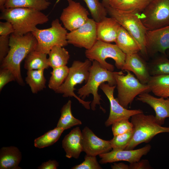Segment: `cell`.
I'll use <instances>...</instances> for the list:
<instances>
[{"instance_id": "2", "label": "cell", "mask_w": 169, "mask_h": 169, "mask_svg": "<svg viewBox=\"0 0 169 169\" xmlns=\"http://www.w3.org/2000/svg\"><path fill=\"white\" fill-rule=\"evenodd\" d=\"M0 19L10 22L16 36H22L32 33L36 26L47 22V16L38 10L22 8H4L1 10Z\"/></svg>"}, {"instance_id": "1", "label": "cell", "mask_w": 169, "mask_h": 169, "mask_svg": "<svg viewBox=\"0 0 169 169\" xmlns=\"http://www.w3.org/2000/svg\"><path fill=\"white\" fill-rule=\"evenodd\" d=\"M37 45V40L31 32L22 36L12 33L10 36L9 50L1 63L0 67L10 70L20 85L24 84L21 73V63L30 52L36 49Z\"/></svg>"}, {"instance_id": "14", "label": "cell", "mask_w": 169, "mask_h": 169, "mask_svg": "<svg viewBox=\"0 0 169 169\" xmlns=\"http://www.w3.org/2000/svg\"><path fill=\"white\" fill-rule=\"evenodd\" d=\"M145 44L148 55L152 56L159 52L167 55L166 52L169 49V25L148 30L146 34Z\"/></svg>"}, {"instance_id": "13", "label": "cell", "mask_w": 169, "mask_h": 169, "mask_svg": "<svg viewBox=\"0 0 169 169\" xmlns=\"http://www.w3.org/2000/svg\"><path fill=\"white\" fill-rule=\"evenodd\" d=\"M67 0L68 6L63 9L60 18L64 28L70 31L84 24L89 18V13L79 3Z\"/></svg>"}, {"instance_id": "21", "label": "cell", "mask_w": 169, "mask_h": 169, "mask_svg": "<svg viewBox=\"0 0 169 169\" xmlns=\"http://www.w3.org/2000/svg\"><path fill=\"white\" fill-rule=\"evenodd\" d=\"M22 159L21 152L14 146L4 147L0 151V169H20L19 166Z\"/></svg>"}, {"instance_id": "6", "label": "cell", "mask_w": 169, "mask_h": 169, "mask_svg": "<svg viewBox=\"0 0 169 169\" xmlns=\"http://www.w3.org/2000/svg\"><path fill=\"white\" fill-rule=\"evenodd\" d=\"M92 61L88 59L84 61L75 60L71 66L69 68L68 75L64 83L55 92L57 93L63 94L64 97L75 98L87 109L90 108L91 101H85L77 96L74 93L76 90L75 86L81 84L84 81L86 83L89 75V70Z\"/></svg>"}, {"instance_id": "24", "label": "cell", "mask_w": 169, "mask_h": 169, "mask_svg": "<svg viewBox=\"0 0 169 169\" xmlns=\"http://www.w3.org/2000/svg\"><path fill=\"white\" fill-rule=\"evenodd\" d=\"M47 54L34 50L25 58L24 67L28 70L45 69L49 67Z\"/></svg>"}, {"instance_id": "30", "label": "cell", "mask_w": 169, "mask_h": 169, "mask_svg": "<svg viewBox=\"0 0 169 169\" xmlns=\"http://www.w3.org/2000/svg\"><path fill=\"white\" fill-rule=\"evenodd\" d=\"M64 130L61 128L56 127L54 129L49 131L35 139V146L42 148L53 145L58 140Z\"/></svg>"}, {"instance_id": "22", "label": "cell", "mask_w": 169, "mask_h": 169, "mask_svg": "<svg viewBox=\"0 0 169 169\" xmlns=\"http://www.w3.org/2000/svg\"><path fill=\"white\" fill-rule=\"evenodd\" d=\"M115 42L119 48L126 54L140 52L138 44L122 26L119 31Z\"/></svg>"}, {"instance_id": "43", "label": "cell", "mask_w": 169, "mask_h": 169, "mask_svg": "<svg viewBox=\"0 0 169 169\" xmlns=\"http://www.w3.org/2000/svg\"><path fill=\"white\" fill-rule=\"evenodd\" d=\"M111 167L112 169H130L129 165L123 163H114Z\"/></svg>"}, {"instance_id": "35", "label": "cell", "mask_w": 169, "mask_h": 169, "mask_svg": "<svg viewBox=\"0 0 169 169\" xmlns=\"http://www.w3.org/2000/svg\"><path fill=\"white\" fill-rule=\"evenodd\" d=\"M111 125L114 136L129 132L133 129V125L129 119H123L117 121Z\"/></svg>"}, {"instance_id": "40", "label": "cell", "mask_w": 169, "mask_h": 169, "mask_svg": "<svg viewBox=\"0 0 169 169\" xmlns=\"http://www.w3.org/2000/svg\"><path fill=\"white\" fill-rule=\"evenodd\" d=\"M130 169H149L151 168L148 161L142 160L133 163H130Z\"/></svg>"}, {"instance_id": "34", "label": "cell", "mask_w": 169, "mask_h": 169, "mask_svg": "<svg viewBox=\"0 0 169 169\" xmlns=\"http://www.w3.org/2000/svg\"><path fill=\"white\" fill-rule=\"evenodd\" d=\"M134 129L126 133L114 136L110 140L113 150H125L128 145L132 137Z\"/></svg>"}, {"instance_id": "20", "label": "cell", "mask_w": 169, "mask_h": 169, "mask_svg": "<svg viewBox=\"0 0 169 169\" xmlns=\"http://www.w3.org/2000/svg\"><path fill=\"white\" fill-rule=\"evenodd\" d=\"M121 26L114 18L105 17L96 23L97 40L107 43L115 42Z\"/></svg>"}, {"instance_id": "23", "label": "cell", "mask_w": 169, "mask_h": 169, "mask_svg": "<svg viewBox=\"0 0 169 169\" xmlns=\"http://www.w3.org/2000/svg\"><path fill=\"white\" fill-rule=\"evenodd\" d=\"M147 84L156 96L169 97V74L151 76Z\"/></svg>"}, {"instance_id": "10", "label": "cell", "mask_w": 169, "mask_h": 169, "mask_svg": "<svg viewBox=\"0 0 169 169\" xmlns=\"http://www.w3.org/2000/svg\"><path fill=\"white\" fill-rule=\"evenodd\" d=\"M140 18L149 30L169 25V0H151L140 13Z\"/></svg>"}, {"instance_id": "38", "label": "cell", "mask_w": 169, "mask_h": 169, "mask_svg": "<svg viewBox=\"0 0 169 169\" xmlns=\"http://www.w3.org/2000/svg\"><path fill=\"white\" fill-rule=\"evenodd\" d=\"M10 36H0V63L8 54L10 49Z\"/></svg>"}, {"instance_id": "11", "label": "cell", "mask_w": 169, "mask_h": 169, "mask_svg": "<svg viewBox=\"0 0 169 169\" xmlns=\"http://www.w3.org/2000/svg\"><path fill=\"white\" fill-rule=\"evenodd\" d=\"M96 25V22L93 19L89 18L83 25L68 33V44L86 49H90L97 40Z\"/></svg>"}, {"instance_id": "37", "label": "cell", "mask_w": 169, "mask_h": 169, "mask_svg": "<svg viewBox=\"0 0 169 169\" xmlns=\"http://www.w3.org/2000/svg\"><path fill=\"white\" fill-rule=\"evenodd\" d=\"M16 80L13 73L9 69L1 68L0 70V91L8 83Z\"/></svg>"}, {"instance_id": "5", "label": "cell", "mask_w": 169, "mask_h": 169, "mask_svg": "<svg viewBox=\"0 0 169 169\" xmlns=\"http://www.w3.org/2000/svg\"><path fill=\"white\" fill-rule=\"evenodd\" d=\"M105 8L107 14L117 21L136 40L140 46V52L147 58L145 36L148 30L141 20V13L125 12L110 6Z\"/></svg>"}, {"instance_id": "33", "label": "cell", "mask_w": 169, "mask_h": 169, "mask_svg": "<svg viewBox=\"0 0 169 169\" xmlns=\"http://www.w3.org/2000/svg\"><path fill=\"white\" fill-rule=\"evenodd\" d=\"M151 0H125L118 10L129 13L142 12Z\"/></svg>"}, {"instance_id": "8", "label": "cell", "mask_w": 169, "mask_h": 169, "mask_svg": "<svg viewBox=\"0 0 169 169\" xmlns=\"http://www.w3.org/2000/svg\"><path fill=\"white\" fill-rule=\"evenodd\" d=\"M85 54L86 57L92 62L97 61L103 68L113 72L114 66L107 63L108 58L113 59L115 62L117 68L121 69L125 62L126 54L115 44H112L97 40L90 49H86Z\"/></svg>"}, {"instance_id": "3", "label": "cell", "mask_w": 169, "mask_h": 169, "mask_svg": "<svg viewBox=\"0 0 169 169\" xmlns=\"http://www.w3.org/2000/svg\"><path fill=\"white\" fill-rule=\"evenodd\" d=\"M115 72L103 68L96 60L92 61L89 70L88 79L85 84L78 89L77 93L79 97L84 100L90 94L93 95V99L91 103V108L93 110H95L96 106L98 105L104 112H105L100 105V101L102 99L101 95L98 93V88L105 82H107L111 86L116 85L114 76Z\"/></svg>"}, {"instance_id": "32", "label": "cell", "mask_w": 169, "mask_h": 169, "mask_svg": "<svg viewBox=\"0 0 169 169\" xmlns=\"http://www.w3.org/2000/svg\"><path fill=\"white\" fill-rule=\"evenodd\" d=\"M86 3L95 21L99 22L106 17V9L99 0H83Z\"/></svg>"}, {"instance_id": "17", "label": "cell", "mask_w": 169, "mask_h": 169, "mask_svg": "<svg viewBox=\"0 0 169 169\" xmlns=\"http://www.w3.org/2000/svg\"><path fill=\"white\" fill-rule=\"evenodd\" d=\"M132 72L142 83L147 84L150 78L148 64L138 53L126 54L124 64L121 69Z\"/></svg>"}, {"instance_id": "41", "label": "cell", "mask_w": 169, "mask_h": 169, "mask_svg": "<svg viewBox=\"0 0 169 169\" xmlns=\"http://www.w3.org/2000/svg\"><path fill=\"white\" fill-rule=\"evenodd\" d=\"M59 166V163L57 161L49 160L42 163L38 168L39 169H56Z\"/></svg>"}, {"instance_id": "31", "label": "cell", "mask_w": 169, "mask_h": 169, "mask_svg": "<svg viewBox=\"0 0 169 169\" xmlns=\"http://www.w3.org/2000/svg\"><path fill=\"white\" fill-rule=\"evenodd\" d=\"M67 65L53 69L48 83L49 88L55 91L64 83L69 73Z\"/></svg>"}, {"instance_id": "39", "label": "cell", "mask_w": 169, "mask_h": 169, "mask_svg": "<svg viewBox=\"0 0 169 169\" xmlns=\"http://www.w3.org/2000/svg\"><path fill=\"white\" fill-rule=\"evenodd\" d=\"M14 29L13 24L10 22L6 21L0 22V36H6L13 33Z\"/></svg>"}, {"instance_id": "44", "label": "cell", "mask_w": 169, "mask_h": 169, "mask_svg": "<svg viewBox=\"0 0 169 169\" xmlns=\"http://www.w3.org/2000/svg\"><path fill=\"white\" fill-rule=\"evenodd\" d=\"M7 0H0V9L1 10L4 8V6Z\"/></svg>"}, {"instance_id": "15", "label": "cell", "mask_w": 169, "mask_h": 169, "mask_svg": "<svg viewBox=\"0 0 169 169\" xmlns=\"http://www.w3.org/2000/svg\"><path fill=\"white\" fill-rule=\"evenodd\" d=\"M151 149V146L148 144L136 150H112L109 152L99 155L101 158L99 162L104 164L125 161L130 163H133L140 161L142 156L146 155L150 151Z\"/></svg>"}, {"instance_id": "26", "label": "cell", "mask_w": 169, "mask_h": 169, "mask_svg": "<svg viewBox=\"0 0 169 169\" xmlns=\"http://www.w3.org/2000/svg\"><path fill=\"white\" fill-rule=\"evenodd\" d=\"M44 69L27 70L25 80L34 94L43 90L46 88V80L44 75Z\"/></svg>"}, {"instance_id": "12", "label": "cell", "mask_w": 169, "mask_h": 169, "mask_svg": "<svg viewBox=\"0 0 169 169\" xmlns=\"http://www.w3.org/2000/svg\"><path fill=\"white\" fill-rule=\"evenodd\" d=\"M116 85L111 86L108 83H102L100 88L105 94L110 103L109 117L105 123L106 127L111 125L115 122L123 119H129L133 115L141 112L140 109L129 110L122 106L114 96Z\"/></svg>"}, {"instance_id": "28", "label": "cell", "mask_w": 169, "mask_h": 169, "mask_svg": "<svg viewBox=\"0 0 169 169\" xmlns=\"http://www.w3.org/2000/svg\"><path fill=\"white\" fill-rule=\"evenodd\" d=\"M71 101L69 100L63 105L61 110V116L57 124V127L64 130L76 125L82 124L81 121L75 118L72 114L71 110Z\"/></svg>"}, {"instance_id": "47", "label": "cell", "mask_w": 169, "mask_h": 169, "mask_svg": "<svg viewBox=\"0 0 169 169\" xmlns=\"http://www.w3.org/2000/svg\"><path fill=\"white\" fill-rule=\"evenodd\" d=\"M47 0V1H48V0Z\"/></svg>"}, {"instance_id": "25", "label": "cell", "mask_w": 169, "mask_h": 169, "mask_svg": "<svg viewBox=\"0 0 169 169\" xmlns=\"http://www.w3.org/2000/svg\"><path fill=\"white\" fill-rule=\"evenodd\" d=\"M48 54V64L49 67L53 69L66 65L70 58L68 51L59 46L53 47Z\"/></svg>"}, {"instance_id": "7", "label": "cell", "mask_w": 169, "mask_h": 169, "mask_svg": "<svg viewBox=\"0 0 169 169\" xmlns=\"http://www.w3.org/2000/svg\"><path fill=\"white\" fill-rule=\"evenodd\" d=\"M116 72L114 75L116 80L118 95L116 99L123 107L127 108L134 98L139 95L150 91L147 84L141 83L130 71Z\"/></svg>"}, {"instance_id": "29", "label": "cell", "mask_w": 169, "mask_h": 169, "mask_svg": "<svg viewBox=\"0 0 169 169\" xmlns=\"http://www.w3.org/2000/svg\"><path fill=\"white\" fill-rule=\"evenodd\" d=\"M161 54L148 64L151 76L169 74V59L167 55Z\"/></svg>"}, {"instance_id": "9", "label": "cell", "mask_w": 169, "mask_h": 169, "mask_svg": "<svg viewBox=\"0 0 169 169\" xmlns=\"http://www.w3.org/2000/svg\"><path fill=\"white\" fill-rule=\"evenodd\" d=\"M32 33L37 41L35 50L47 54L54 46L64 47L68 44L66 29L62 26L57 18L52 21L50 28L44 29L37 28Z\"/></svg>"}, {"instance_id": "4", "label": "cell", "mask_w": 169, "mask_h": 169, "mask_svg": "<svg viewBox=\"0 0 169 169\" xmlns=\"http://www.w3.org/2000/svg\"><path fill=\"white\" fill-rule=\"evenodd\" d=\"M131 122L133 126L134 133L126 150H132L141 143H148L158 134L169 133V127L158 124L155 116L146 115L143 112L132 116Z\"/></svg>"}, {"instance_id": "16", "label": "cell", "mask_w": 169, "mask_h": 169, "mask_svg": "<svg viewBox=\"0 0 169 169\" xmlns=\"http://www.w3.org/2000/svg\"><path fill=\"white\" fill-rule=\"evenodd\" d=\"M83 151L86 155L96 156L111 150L110 141L100 139L87 126L82 131Z\"/></svg>"}, {"instance_id": "46", "label": "cell", "mask_w": 169, "mask_h": 169, "mask_svg": "<svg viewBox=\"0 0 169 169\" xmlns=\"http://www.w3.org/2000/svg\"><path fill=\"white\" fill-rule=\"evenodd\" d=\"M166 54L168 56H169V49L168 50H167V51H166Z\"/></svg>"}, {"instance_id": "18", "label": "cell", "mask_w": 169, "mask_h": 169, "mask_svg": "<svg viewBox=\"0 0 169 169\" xmlns=\"http://www.w3.org/2000/svg\"><path fill=\"white\" fill-rule=\"evenodd\" d=\"M136 100L146 103L154 110L156 114L155 121L158 124L162 125L165 119L169 118V99L157 98L148 92H144L139 95Z\"/></svg>"}, {"instance_id": "19", "label": "cell", "mask_w": 169, "mask_h": 169, "mask_svg": "<svg viewBox=\"0 0 169 169\" xmlns=\"http://www.w3.org/2000/svg\"><path fill=\"white\" fill-rule=\"evenodd\" d=\"M62 146L66 157L79 158L83 151L82 133L79 127L73 128L65 136L62 141Z\"/></svg>"}, {"instance_id": "36", "label": "cell", "mask_w": 169, "mask_h": 169, "mask_svg": "<svg viewBox=\"0 0 169 169\" xmlns=\"http://www.w3.org/2000/svg\"><path fill=\"white\" fill-rule=\"evenodd\" d=\"M72 169H101L102 167L98 162L96 156L86 155L84 161L80 164L76 165L71 168Z\"/></svg>"}, {"instance_id": "42", "label": "cell", "mask_w": 169, "mask_h": 169, "mask_svg": "<svg viewBox=\"0 0 169 169\" xmlns=\"http://www.w3.org/2000/svg\"><path fill=\"white\" fill-rule=\"evenodd\" d=\"M125 0H109V6L116 9H118Z\"/></svg>"}, {"instance_id": "27", "label": "cell", "mask_w": 169, "mask_h": 169, "mask_svg": "<svg viewBox=\"0 0 169 169\" xmlns=\"http://www.w3.org/2000/svg\"><path fill=\"white\" fill-rule=\"evenodd\" d=\"M50 4L46 0H7L4 8H27L41 11L47 9Z\"/></svg>"}, {"instance_id": "45", "label": "cell", "mask_w": 169, "mask_h": 169, "mask_svg": "<svg viewBox=\"0 0 169 169\" xmlns=\"http://www.w3.org/2000/svg\"><path fill=\"white\" fill-rule=\"evenodd\" d=\"M102 3L103 4L105 7L109 6V0H102Z\"/></svg>"}]
</instances>
